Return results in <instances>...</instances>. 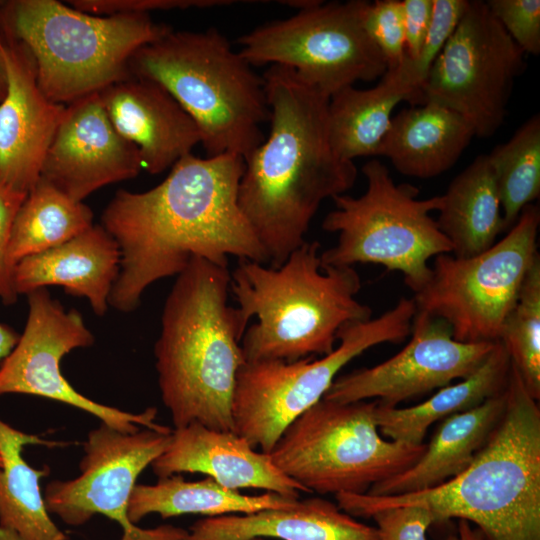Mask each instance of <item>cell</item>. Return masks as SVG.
Returning <instances> with one entry per match:
<instances>
[{
	"mask_svg": "<svg viewBox=\"0 0 540 540\" xmlns=\"http://www.w3.org/2000/svg\"><path fill=\"white\" fill-rule=\"evenodd\" d=\"M244 166L235 154L190 153L157 186L115 193L102 214V226L121 255L110 306L135 310L150 285L179 275L194 257L224 267L229 256L268 262L238 205Z\"/></svg>",
	"mask_w": 540,
	"mask_h": 540,
	"instance_id": "cell-1",
	"label": "cell"
},
{
	"mask_svg": "<svg viewBox=\"0 0 540 540\" xmlns=\"http://www.w3.org/2000/svg\"><path fill=\"white\" fill-rule=\"evenodd\" d=\"M415 312L413 298L403 297L377 318L349 323L339 330L335 349L320 359L244 362L232 400L234 432L269 453L287 426L323 398L347 363L373 346L404 341Z\"/></svg>",
	"mask_w": 540,
	"mask_h": 540,
	"instance_id": "cell-10",
	"label": "cell"
},
{
	"mask_svg": "<svg viewBox=\"0 0 540 540\" xmlns=\"http://www.w3.org/2000/svg\"><path fill=\"white\" fill-rule=\"evenodd\" d=\"M117 132L139 151L142 167L160 174L201 143L198 127L158 83L129 76L99 92Z\"/></svg>",
	"mask_w": 540,
	"mask_h": 540,
	"instance_id": "cell-20",
	"label": "cell"
},
{
	"mask_svg": "<svg viewBox=\"0 0 540 540\" xmlns=\"http://www.w3.org/2000/svg\"><path fill=\"white\" fill-rule=\"evenodd\" d=\"M474 136L471 125L457 112L427 101L392 118L380 156L405 176L433 178L458 161Z\"/></svg>",
	"mask_w": 540,
	"mask_h": 540,
	"instance_id": "cell-24",
	"label": "cell"
},
{
	"mask_svg": "<svg viewBox=\"0 0 540 540\" xmlns=\"http://www.w3.org/2000/svg\"><path fill=\"white\" fill-rule=\"evenodd\" d=\"M270 133L244 159L238 205L271 267L302 245L327 198L353 187L357 168L332 148L329 97L291 69L271 65L262 75Z\"/></svg>",
	"mask_w": 540,
	"mask_h": 540,
	"instance_id": "cell-2",
	"label": "cell"
},
{
	"mask_svg": "<svg viewBox=\"0 0 540 540\" xmlns=\"http://www.w3.org/2000/svg\"><path fill=\"white\" fill-rule=\"evenodd\" d=\"M486 4L525 54H540L539 0H489Z\"/></svg>",
	"mask_w": 540,
	"mask_h": 540,
	"instance_id": "cell-35",
	"label": "cell"
},
{
	"mask_svg": "<svg viewBox=\"0 0 540 540\" xmlns=\"http://www.w3.org/2000/svg\"><path fill=\"white\" fill-rule=\"evenodd\" d=\"M230 281L228 267L194 257L165 301L154 355L174 429L199 423L234 432L232 400L248 324L228 303Z\"/></svg>",
	"mask_w": 540,
	"mask_h": 540,
	"instance_id": "cell-4",
	"label": "cell"
},
{
	"mask_svg": "<svg viewBox=\"0 0 540 540\" xmlns=\"http://www.w3.org/2000/svg\"><path fill=\"white\" fill-rule=\"evenodd\" d=\"M26 194L0 186V299L6 304L17 300L14 288V265L9 260V243L13 222Z\"/></svg>",
	"mask_w": 540,
	"mask_h": 540,
	"instance_id": "cell-38",
	"label": "cell"
},
{
	"mask_svg": "<svg viewBox=\"0 0 540 540\" xmlns=\"http://www.w3.org/2000/svg\"><path fill=\"white\" fill-rule=\"evenodd\" d=\"M468 2V0H433L431 24L418 57L414 60L405 57L396 69L388 72L422 96L420 88L434 61L456 29Z\"/></svg>",
	"mask_w": 540,
	"mask_h": 540,
	"instance_id": "cell-33",
	"label": "cell"
},
{
	"mask_svg": "<svg viewBox=\"0 0 540 540\" xmlns=\"http://www.w3.org/2000/svg\"><path fill=\"white\" fill-rule=\"evenodd\" d=\"M511 363L505 407L471 464L433 488L401 495L340 493L351 516L418 506L434 522H473L485 540H540V409Z\"/></svg>",
	"mask_w": 540,
	"mask_h": 540,
	"instance_id": "cell-3",
	"label": "cell"
},
{
	"mask_svg": "<svg viewBox=\"0 0 540 540\" xmlns=\"http://www.w3.org/2000/svg\"><path fill=\"white\" fill-rule=\"evenodd\" d=\"M422 105L421 96L400 83L390 72L370 89L346 87L329 99L328 130L330 143L342 159L380 156L392 111L398 103Z\"/></svg>",
	"mask_w": 540,
	"mask_h": 540,
	"instance_id": "cell-27",
	"label": "cell"
},
{
	"mask_svg": "<svg viewBox=\"0 0 540 540\" xmlns=\"http://www.w3.org/2000/svg\"><path fill=\"white\" fill-rule=\"evenodd\" d=\"M505 407V389L444 419L419 460L373 485L367 494L401 495L440 485L463 472L485 444Z\"/></svg>",
	"mask_w": 540,
	"mask_h": 540,
	"instance_id": "cell-23",
	"label": "cell"
},
{
	"mask_svg": "<svg viewBox=\"0 0 540 540\" xmlns=\"http://www.w3.org/2000/svg\"><path fill=\"white\" fill-rule=\"evenodd\" d=\"M436 220L454 256L480 254L505 231L496 177L488 154L478 155L442 195Z\"/></svg>",
	"mask_w": 540,
	"mask_h": 540,
	"instance_id": "cell-25",
	"label": "cell"
},
{
	"mask_svg": "<svg viewBox=\"0 0 540 540\" xmlns=\"http://www.w3.org/2000/svg\"><path fill=\"white\" fill-rule=\"evenodd\" d=\"M93 225V212L39 178L13 222L9 260H20L57 247Z\"/></svg>",
	"mask_w": 540,
	"mask_h": 540,
	"instance_id": "cell-30",
	"label": "cell"
},
{
	"mask_svg": "<svg viewBox=\"0 0 540 540\" xmlns=\"http://www.w3.org/2000/svg\"><path fill=\"white\" fill-rule=\"evenodd\" d=\"M297 500L272 492L245 495L220 485L210 477L186 481L181 475L174 474L159 478L155 484H136L129 501L128 517L136 525L145 516L154 513L162 518L185 514L207 517L230 513L250 514L287 507Z\"/></svg>",
	"mask_w": 540,
	"mask_h": 540,
	"instance_id": "cell-29",
	"label": "cell"
},
{
	"mask_svg": "<svg viewBox=\"0 0 540 540\" xmlns=\"http://www.w3.org/2000/svg\"><path fill=\"white\" fill-rule=\"evenodd\" d=\"M367 182L359 197L346 194L332 198L335 209L322 223L337 232V243L320 254L322 266L373 263L398 271L414 292L431 276L429 260L451 253V244L430 212L439 211L442 195L418 199V189L396 184L388 168L372 159L362 167Z\"/></svg>",
	"mask_w": 540,
	"mask_h": 540,
	"instance_id": "cell-8",
	"label": "cell"
},
{
	"mask_svg": "<svg viewBox=\"0 0 540 540\" xmlns=\"http://www.w3.org/2000/svg\"><path fill=\"white\" fill-rule=\"evenodd\" d=\"M120 249L102 225H92L67 242L20 260L14 267L17 295L47 286H61L67 294L85 297L98 316L109 306V297L120 269Z\"/></svg>",
	"mask_w": 540,
	"mask_h": 540,
	"instance_id": "cell-21",
	"label": "cell"
},
{
	"mask_svg": "<svg viewBox=\"0 0 540 540\" xmlns=\"http://www.w3.org/2000/svg\"><path fill=\"white\" fill-rule=\"evenodd\" d=\"M364 28L381 52L387 71L396 69L405 58V31L402 1L368 2L363 13Z\"/></svg>",
	"mask_w": 540,
	"mask_h": 540,
	"instance_id": "cell-34",
	"label": "cell"
},
{
	"mask_svg": "<svg viewBox=\"0 0 540 540\" xmlns=\"http://www.w3.org/2000/svg\"><path fill=\"white\" fill-rule=\"evenodd\" d=\"M412 337L388 360L335 378L323 398L351 403L376 398L383 407L445 387L472 374L495 342L464 343L442 319L415 312Z\"/></svg>",
	"mask_w": 540,
	"mask_h": 540,
	"instance_id": "cell-16",
	"label": "cell"
},
{
	"mask_svg": "<svg viewBox=\"0 0 540 540\" xmlns=\"http://www.w3.org/2000/svg\"><path fill=\"white\" fill-rule=\"evenodd\" d=\"M215 28L173 31L139 48L131 76L165 88L193 119L207 156L245 159L265 139L270 119L264 78Z\"/></svg>",
	"mask_w": 540,
	"mask_h": 540,
	"instance_id": "cell-6",
	"label": "cell"
},
{
	"mask_svg": "<svg viewBox=\"0 0 540 540\" xmlns=\"http://www.w3.org/2000/svg\"><path fill=\"white\" fill-rule=\"evenodd\" d=\"M59 443L15 429L0 419V527L15 531L22 540H68L52 521L39 481L48 468H32L23 458L25 445Z\"/></svg>",
	"mask_w": 540,
	"mask_h": 540,
	"instance_id": "cell-28",
	"label": "cell"
},
{
	"mask_svg": "<svg viewBox=\"0 0 540 540\" xmlns=\"http://www.w3.org/2000/svg\"><path fill=\"white\" fill-rule=\"evenodd\" d=\"M2 466V456H1V453H0V468Z\"/></svg>",
	"mask_w": 540,
	"mask_h": 540,
	"instance_id": "cell-44",
	"label": "cell"
},
{
	"mask_svg": "<svg viewBox=\"0 0 540 540\" xmlns=\"http://www.w3.org/2000/svg\"><path fill=\"white\" fill-rule=\"evenodd\" d=\"M525 53L492 14L472 0L420 88L433 101L461 115L475 136L494 135L504 122Z\"/></svg>",
	"mask_w": 540,
	"mask_h": 540,
	"instance_id": "cell-13",
	"label": "cell"
},
{
	"mask_svg": "<svg viewBox=\"0 0 540 540\" xmlns=\"http://www.w3.org/2000/svg\"><path fill=\"white\" fill-rule=\"evenodd\" d=\"M171 432L144 428L123 433L104 423L91 430L84 443L80 474L46 485L43 497L48 512L71 526L102 514L119 523L120 540H185L188 530L173 525L143 529L128 517L138 476L166 449Z\"/></svg>",
	"mask_w": 540,
	"mask_h": 540,
	"instance_id": "cell-14",
	"label": "cell"
},
{
	"mask_svg": "<svg viewBox=\"0 0 540 540\" xmlns=\"http://www.w3.org/2000/svg\"><path fill=\"white\" fill-rule=\"evenodd\" d=\"M377 524L380 540H427L426 531L434 523L426 509L401 506L376 511L371 515ZM447 540H458L451 535Z\"/></svg>",
	"mask_w": 540,
	"mask_h": 540,
	"instance_id": "cell-37",
	"label": "cell"
},
{
	"mask_svg": "<svg viewBox=\"0 0 540 540\" xmlns=\"http://www.w3.org/2000/svg\"><path fill=\"white\" fill-rule=\"evenodd\" d=\"M510 369V356L498 340L484 362L472 374L456 384L440 388L422 403L408 408L377 404L375 419L378 430L393 441L422 444L432 423L474 408L502 392L506 388Z\"/></svg>",
	"mask_w": 540,
	"mask_h": 540,
	"instance_id": "cell-26",
	"label": "cell"
},
{
	"mask_svg": "<svg viewBox=\"0 0 540 540\" xmlns=\"http://www.w3.org/2000/svg\"><path fill=\"white\" fill-rule=\"evenodd\" d=\"M405 31V57H418L426 39L433 13V0L402 1Z\"/></svg>",
	"mask_w": 540,
	"mask_h": 540,
	"instance_id": "cell-39",
	"label": "cell"
},
{
	"mask_svg": "<svg viewBox=\"0 0 540 540\" xmlns=\"http://www.w3.org/2000/svg\"><path fill=\"white\" fill-rule=\"evenodd\" d=\"M499 341L505 346L529 395L540 398V258L525 276Z\"/></svg>",
	"mask_w": 540,
	"mask_h": 540,
	"instance_id": "cell-32",
	"label": "cell"
},
{
	"mask_svg": "<svg viewBox=\"0 0 540 540\" xmlns=\"http://www.w3.org/2000/svg\"><path fill=\"white\" fill-rule=\"evenodd\" d=\"M319 249V242L305 241L278 267L239 261L230 290L245 323L257 319L241 340L245 362L325 356L343 326L371 319V308L356 298L357 271L322 266Z\"/></svg>",
	"mask_w": 540,
	"mask_h": 540,
	"instance_id": "cell-5",
	"label": "cell"
},
{
	"mask_svg": "<svg viewBox=\"0 0 540 540\" xmlns=\"http://www.w3.org/2000/svg\"><path fill=\"white\" fill-rule=\"evenodd\" d=\"M19 336L12 327L0 323V366L16 346Z\"/></svg>",
	"mask_w": 540,
	"mask_h": 540,
	"instance_id": "cell-40",
	"label": "cell"
},
{
	"mask_svg": "<svg viewBox=\"0 0 540 540\" xmlns=\"http://www.w3.org/2000/svg\"><path fill=\"white\" fill-rule=\"evenodd\" d=\"M380 540L377 528L355 520L338 505L319 497L243 515L196 521L185 540Z\"/></svg>",
	"mask_w": 540,
	"mask_h": 540,
	"instance_id": "cell-22",
	"label": "cell"
},
{
	"mask_svg": "<svg viewBox=\"0 0 540 540\" xmlns=\"http://www.w3.org/2000/svg\"><path fill=\"white\" fill-rule=\"evenodd\" d=\"M0 540H22L13 530L0 527Z\"/></svg>",
	"mask_w": 540,
	"mask_h": 540,
	"instance_id": "cell-43",
	"label": "cell"
},
{
	"mask_svg": "<svg viewBox=\"0 0 540 540\" xmlns=\"http://www.w3.org/2000/svg\"><path fill=\"white\" fill-rule=\"evenodd\" d=\"M367 3L314 0L291 17L242 35L239 52L252 66L270 64L293 70L330 98L357 81H373L387 71L363 25Z\"/></svg>",
	"mask_w": 540,
	"mask_h": 540,
	"instance_id": "cell-12",
	"label": "cell"
},
{
	"mask_svg": "<svg viewBox=\"0 0 540 540\" xmlns=\"http://www.w3.org/2000/svg\"><path fill=\"white\" fill-rule=\"evenodd\" d=\"M0 49L7 71L0 102V186L27 195L40 178L65 105L43 93L30 51L1 29Z\"/></svg>",
	"mask_w": 540,
	"mask_h": 540,
	"instance_id": "cell-18",
	"label": "cell"
},
{
	"mask_svg": "<svg viewBox=\"0 0 540 540\" xmlns=\"http://www.w3.org/2000/svg\"><path fill=\"white\" fill-rule=\"evenodd\" d=\"M252 540H265L264 538H255V539H252Z\"/></svg>",
	"mask_w": 540,
	"mask_h": 540,
	"instance_id": "cell-45",
	"label": "cell"
},
{
	"mask_svg": "<svg viewBox=\"0 0 540 540\" xmlns=\"http://www.w3.org/2000/svg\"><path fill=\"white\" fill-rule=\"evenodd\" d=\"M28 316L23 333L0 366V395L19 393L55 400L88 412L123 433L140 427L170 431L155 422L157 409L129 413L95 402L74 389L61 372L62 358L94 343L92 332L77 310L67 311L47 288L27 295Z\"/></svg>",
	"mask_w": 540,
	"mask_h": 540,
	"instance_id": "cell-15",
	"label": "cell"
},
{
	"mask_svg": "<svg viewBox=\"0 0 540 540\" xmlns=\"http://www.w3.org/2000/svg\"><path fill=\"white\" fill-rule=\"evenodd\" d=\"M500 201L504 230L517 221L525 206L540 195V116L524 122L505 143L488 154Z\"/></svg>",
	"mask_w": 540,
	"mask_h": 540,
	"instance_id": "cell-31",
	"label": "cell"
},
{
	"mask_svg": "<svg viewBox=\"0 0 540 540\" xmlns=\"http://www.w3.org/2000/svg\"><path fill=\"white\" fill-rule=\"evenodd\" d=\"M457 536L458 540H485L480 530L472 528L466 520H459Z\"/></svg>",
	"mask_w": 540,
	"mask_h": 540,
	"instance_id": "cell-41",
	"label": "cell"
},
{
	"mask_svg": "<svg viewBox=\"0 0 540 540\" xmlns=\"http://www.w3.org/2000/svg\"><path fill=\"white\" fill-rule=\"evenodd\" d=\"M0 29L27 47L41 90L61 105L131 76L133 54L171 30L149 14L98 16L55 0L0 1Z\"/></svg>",
	"mask_w": 540,
	"mask_h": 540,
	"instance_id": "cell-7",
	"label": "cell"
},
{
	"mask_svg": "<svg viewBox=\"0 0 540 540\" xmlns=\"http://www.w3.org/2000/svg\"><path fill=\"white\" fill-rule=\"evenodd\" d=\"M540 210L528 204L501 240L467 258L436 256L431 276L414 293L416 312L444 320L464 343L495 342L529 269L539 257Z\"/></svg>",
	"mask_w": 540,
	"mask_h": 540,
	"instance_id": "cell-11",
	"label": "cell"
},
{
	"mask_svg": "<svg viewBox=\"0 0 540 540\" xmlns=\"http://www.w3.org/2000/svg\"><path fill=\"white\" fill-rule=\"evenodd\" d=\"M232 0H69L67 3L80 11L108 16L116 14H149L156 10L207 8L231 5Z\"/></svg>",
	"mask_w": 540,
	"mask_h": 540,
	"instance_id": "cell-36",
	"label": "cell"
},
{
	"mask_svg": "<svg viewBox=\"0 0 540 540\" xmlns=\"http://www.w3.org/2000/svg\"><path fill=\"white\" fill-rule=\"evenodd\" d=\"M377 404L322 398L287 426L268 454L308 493L365 494L416 463L426 448L381 437Z\"/></svg>",
	"mask_w": 540,
	"mask_h": 540,
	"instance_id": "cell-9",
	"label": "cell"
},
{
	"mask_svg": "<svg viewBox=\"0 0 540 540\" xmlns=\"http://www.w3.org/2000/svg\"><path fill=\"white\" fill-rule=\"evenodd\" d=\"M7 90V71L5 61L0 49V102L4 98Z\"/></svg>",
	"mask_w": 540,
	"mask_h": 540,
	"instance_id": "cell-42",
	"label": "cell"
},
{
	"mask_svg": "<svg viewBox=\"0 0 540 540\" xmlns=\"http://www.w3.org/2000/svg\"><path fill=\"white\" fill-rule=\"evenodd\" d=\"M142 168L138 149L117 132L99 93H93L65 105L40 178L83 202L106 185L136 177Z\"/></svg>",
	"mask_w": 540,
	"mask_h": 540,
	"instance_id": "cell-17",
	"label": "cell"
},
{
	"mask_svg": "<svg viewBox=\"0 0 540 540\" xmlns=\"http://www.w3.org/2000/svg\"><path fill=\"white\" fill-rule=\"evenodd\" d=\"M151 467L158 478L202 473L233 490L263 489L292 499L308 493L285 475L268 453L257 452L242 436L199 423L172 430L168 446Z\"/></svg>",
	"mask_w": 540,
	"mask_h": 540,
	"instance_id": "cell-19",
	"label": "cell"
}]
</instances>
